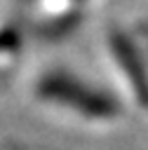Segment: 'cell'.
Instances as JSON below:
<instances>
[{"label":"cell","mask_w":148,"mask_h":150,"mask_svg":"<svg viewBox=\"0 0 148 150\" xmlns=\"http://www.w3.org/2000/svg\"><path fill=\"white\" fill-rule=\"evenodd\" d=\"M35 96L38 101H45L56 110H63L85 120H113L117 115V105L108 96H103L101 91H94L85 82L61 70L38 80Z\"/></svg>","instance_id":"obj_1"}]
</instances>
